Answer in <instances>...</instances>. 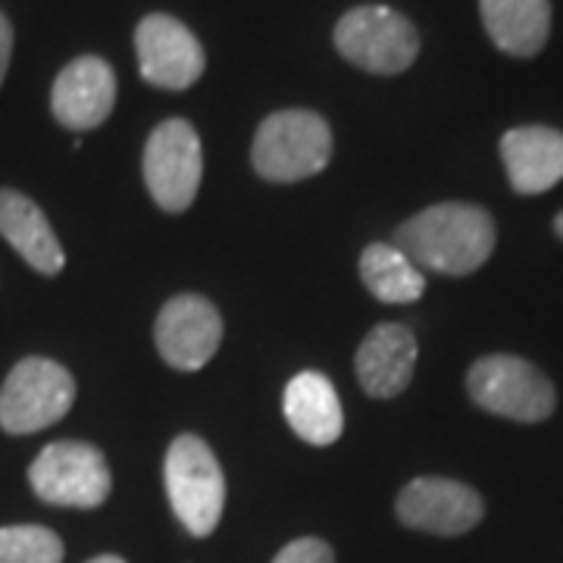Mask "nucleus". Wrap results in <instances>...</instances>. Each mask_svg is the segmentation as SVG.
Masks as SVG:
<instances>
[{"mask_svg": "<svg viewBox=\"0 0 563 563\" xmlns=\"http://www.w3.org/2000/svg\"><path fill=\"white\" fill-rule=\"evenodd\" d=\"M10 60H13V25L0 13V81L10 69Z\"/></svg>", "mask_w": 563, "mask_h": 563, "instance_id": "obj_21", "label": "nucleus"}, {"mask_svg": "<svg viewBox=\"0 0 563 563\" xmlns=\"http://www.w3.org/2000/svg\"><path fill=\"white\" fill-rule=\"evenodd\" d=\"M203 176V147L188 120L161 122L144 144V185L166 213L188 210Z\"/></svg>", "mask_w": 563, "mask_h": 563, "instance_id": "obj_8", "label": "nucleus"}, {"mask_svg": "<svg viewBox=\"0 0 563 563\" xmlns=\"http://www.w3.org/2000/svg\"><path fill=\"white\" fill-rule=\"evenodd\" d=\"M354 369L369 398H398L417 369V335L404 322H379L357 347Z\"/></svg>", "mask_w": 563, "mask_h": 563, "instance_id": "obj_13", "label": "nucleus"}, {"mask_svg": "<svg viewBox=\"0 0 563 563\" xmlns=\"http://www.w3.org/2000/svg\"><path fill=\"white\" fill-rule=\"evenodd\" d=\"M76 404V379L51 357H25L0 385V429L7 435H35L60 422Z\"/></svg>", "mask_w": 563, "mask_h": 563, "instance_id": "obj_5", "label": "nucleus"}, {"mask_svg": "<svg viewBox=\"0 0 563 563\" xmlns=\"http://www.w3.org/2000/svg\"><path fill=\"white\" fill-rule=\"evenodd\" d=\"M113 107H117V76L103 57H95V54L76 57L73 63H66L60 76L54 79L51 110L63 129L91 132L110 120Z\"/></svg>", "mask_w": 563, "mask_h": 563, "instance_id": "obj_12", "label": "nucleus"}, {"mask_svg": "<svg viewBox=\"0 0 563 563\" xmlns=\"http://www.w3.org/2000/svg\"><path fill=\"white\" fill-rule=\"evenodd\" d=\"M483 22L495 47L510 57H536L551 35L548 0H479Z\"/></svg>", "mask_w": 563, "mask_h": 563, "instance_id": "obj_17", "label": "nucleus"}, {"mask_svg": "<svg viewBox=\"0 0 563 563\" xmlns=\"http://www.w3.org/2000/svg\"><path fill=\"white\" fill-rule=\"evenodd\" d=\"M466 391L483 410L517 422H542L554 413V385L539 366L514 354H488L466 373Z\"/></svg>", "mask_w": 563, "mask_h": 563, "instance_id": "obj_6", "label": "nucleus"}, {"mask_svg": "<svg viewBox=\"0 0 563 563\" xmlns=\"http://www.w3.org/2000/svg\"><path fill=\"white\" fill-rule=\"evenodd\" d=\"M88 563H125L122 558H117V554H98V558H91Z\"/></svg>", "mask_w": 563, "mask_h": 563, "instance_id": "obj_22", "label": "nucleus"}, {"mask_svg": "<svg viewBox=\"0 0 563 563\" xmlns=\"http://www.w3.org/2000/svg\"><path fill=\"white\" fill-rule=\"evenodd\" d=\"M361 279L383 303H413L426 291V276L395 244H369L361 254Z\"/></svg>", "mask_w": 563, "mask_h": 563, "instance_id": "obj_18", "label": "nucleus"}, {"mask_svg": "<svg viewBox=\"0 0 563 563\" xmlns=\"http://www.w3.org/2000/svg\"><path fill=\"white\" fill-rule=\"evenodd\" d=\"M135 51H139L141 79L154 88L185 91L203 76L207 54L195 32L166 13H151L135 29Z\"/></svg>", "mask_w": 563, "mask_h": 563, "instance_id": "obj_9", "label": "nucleus"}, {"mask_svg": "<svg viewBox=\"0 0 563 563\" xmlns=\"http://www.w3.org/2000/svg\"><path fill=\"white\" fill-rule=\"evenodd\" d=\"M483 517L485 504L479 492L454 479L422 476L404 485L398 495V520L429 536H463L479 526Z\"/></svg>", "mask_w": 563, "mask_h": 563, "instance_id": "obj_11", "label": "nucleus"}, {"mask_svg": "<svg viewBox=\"0 0 563 563\" xmlns=\"http://www.w3.org/2000/svg\"><path fill=\"white\" fill-rule=\"evenodd\" d=\"M0 239L41 276H57L66 266L63 244L38 203L16 188H0Z\"/></svg>", "mask_w": 563, "mask_h": 563, "instance_id": "obj_14", "label": "nucleus"}, {"mask_svg": "<svg viewBox=\"0 0 563 563\" xmlns=\"http://www.w3.org/2000/svg\"><path fill=\"white\" fill-rule=\"evenodd\" d=\"M29 485L51 507L95 510L113 492L107 457L88 442H51L29 466Z\"/></svg>", "mask_w": 563, "mask_h": 563, "instance_id": "obj_7", "label": "nucleus"}, {"mask_svg": "<svg viewBox=\"0 0 563 563\" xmlns=\"http://www.w3.org/2000/svg\"><path fill=\"white\" fill-rule=\"evenodd\" d=\"M332 161V129L313 110H279L254 135L251 163L269 181H301Z\"/></svg>", "mask_w": 563, "mask_h": 563, "instance_id": "obj_2", "label": "nucleus"}, {"mask_svg": "<svg viewBox=\"0 0 563 563\" xmlns=\"http://www.w3.org/2000/svg\"><path fill=\"white\" fill-rule=\"evenodd\" d=\"M501 161L510 188L542 195L563 179V132L551 125H520L501 139Z\"/></svg>", "mask_w": 563, "mask_h": 563, "instance_id": "obj_15", "label": "nucleus"}, {"mask_svg": "<svg viewBox=\"0 0 563 563\" xmlns=\"http://www.w3.org/2000/svg\"><path fill=\"white\" fill-rule=\"evenodd\" d=\"M273 563H335V551L322 539H295L282 548Z\"/></svg>", "mask_w": 563, "mask_h": 563, "instance_id": "obj_20", "label": "nucleus"}, {"mask_svg": "<svg viewBox=\"0 0 563 563\" xmlns=\"http://www.w3.org/2000/svg\"><path fill=\"white\" fill-rule=\"evenodd\" d=\"M282 410H285L288 426L295 429V435L307 444L325 448L342 439L344 413L339 391L317 369H303L285 385Z\"/></svg>", "mask_w": 563, "mask_h": 563, "instance_id": "obj_16", "label": "nucleus"}, {"mask_svg": "<svg viewBox=\"0 0 563 563\" xmlns=\"http://www.w3.org/2000/svg\"><path fill=\"white\" fill-rule=\"evenodd\" d=\"M498 242L495 220L476 203L444 201L426 207L395 229V247L426 273L470 276L483 266Z\"/></svg>", "mask_w": 563, "mask_h": 563, "instance_id": "obj_1", "label": "nucleus"}, {"mask_svg": "<svg viewBox=\"0 0 563 563\" xmlns=\"http://www.w3.org/2000/svg\"><path fill=\"white\" fill-rule=\"evenodd\" d=\"M63 539L47 526H0V563H63Z\"/></svg>", "mask_w": 563, "mask_h": 563, "instance_id": "obj_19", "label": "nucleus"}, {"mask_svg": "<svg viewBox=\"0 0 563 563\" xmlns=\"http://www.w3.org/2000/svg\"><path fill=\"white\" fill-rule=\"evenodd\" d=\"M154 342L173 369L195 373L213 361L222 342L220 310L201 295H176L154 322Z\"/></svg>", "mask_w": 563, "mask_h": 563, "instance_id": "obj_10", "label": "nucleus"}, {"mask_svg": "<svg viewBox=\"0 0 563 563\" xmlns=\"http://www.w3.org/2000/svg\"><path fill=\"white\" fill-rule=\"evenodd\" d=\"M554 232L563 239V213H558V220H554Z\"/></svg>", "mask_w": 563, "mask_h": 563, "instance_id": "obj_23", "label": "nucleus"}, {"mask_svg": "<svg viewBox=\"0 0 563 563\" xmlns=\"http://www.w3.org/2000/svg\"><path fill=\"white\" fill-rule=\"evenodd\" d=\"M335 47L344 60L373 76H398L420 54L413 22L385 3H363L347 10L335 25Z\"/></svg>", "mask_w": 563, "mask_h": 563, "instance_id": "obj_4", "label": "nucleus"}, {"mask_svg": "<svg viewBox=\"0 0 563 563\" xmlns=\"http://www.w3.org/2000/svg\"><path fill=\"white\" fill-rule=\"evenodd\" d=\"M163 479L173 514L188 529V536H213L225 507V476L210 444L198 435H179L166 451Z\"/></svg>", "mask_w": 563, "mask_h": 563, "instance_id": "obj_3", "label": "nucleus"}]
</instances>
